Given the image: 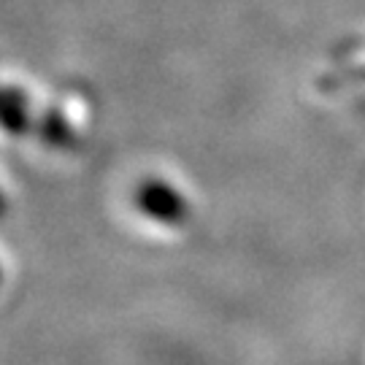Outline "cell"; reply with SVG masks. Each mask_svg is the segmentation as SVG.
I'll use <instances>...</instances> for the list:
<instances>
[{"instance_id": "6da1fadb", "label": "cell", "mask_w": 365, "mask_h": 365, "mask_svg": "<svg viewBox=\"0 0 365 365\" xmlns=\"http://www.w3.org/2000/svg\"><path fill=\"white\" fill-rule=\"evenodd\" d=\"M130 206L135 217H141L160 230H182L192 220V200L179 184L160 173L144 176L133 187Z\"/></svg>"}]
</instances>
